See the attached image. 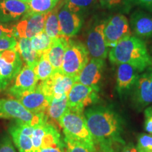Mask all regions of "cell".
<instances>
[{"label": "cell", "instance_id": "obj_22", "mask_svg": "<svg viewBox=\"0 0 152 152\" xmlns=\"http://www.w3.org/2000/svg\"><path fill=\"white\" fill-rule=\"evenodd\" d=\"M19 53L21 59L26 63V65L32 68H35L40 59L42 55L38 54L33 49L31 45V40L28 38H20L17 41V45L15 48Z\"/></svg>", "mask_w": 152, "mask_h": 152}, {"label": "cell", "instance_id": "obj_11", "mask_svg": "<svg viewBox=\"0 0 152 152\" xmlns=\"http://www.w3.org/2000/svg\"><path fill=\"white\" fill-rule=\"evenodd\" d=\"M46 14H33L28 12L22 20L14 26L15 37L32 39L44 31Z\"/></svg>", "mask_w": 152, "mask_h": 152}, {"label": "cell", "instance_id": "obj_24", "mask_svg": "<svg viewBox=\"0 0 152 152\" xmlns=\"http://www.w3.org/2000/svg\"><path fill=\"white\" fill-rule=\"evenodd\" d=\"M58 11V9H54L46 14L44 31L52 40L61 37Z\"/></svg>", "mask_w": 152, "mask_h": 152}, {"label": "cell", "instance_id": "obj_36", "mask_svg": "<svg viewBox=\"0 0 152 152\" xmlns=\"http://www.w3.org/2000/svg\"><path fill=\"white\" fill-rule=\"evenodd\" d=\"M101 7L105 9H113L121 4L126 2L127 0H98Z\"/></svg>", "mask_w": 152, "mask_h": 152}, {"label": "cell", "instance_id": "obj_34", "mask_svg": "<svg viewBox=\"0 0 152 152\" xmlns=\"http://www.w3.org/2000/svg\"><path fill=\"white\" fill-rule=\"evenodd\" d=\"M64 144L62 141L42 145L40 152H65Z\"/></svg>", "mask_w": 152, "mask_h": 152}, {"label": "cell", "instance_id": "obj_3", "mask_svg": "<svg viewBox=\"0 0 152 152\" xmlns=\"http://www.w3.org/2000/svg\"><path fill=\"white\" fill-rule=\"evenodd\" d=\"M58 123L63 129L65 137L95 147L83 111L68 108V111L58 121Z\"/></svg>", "mask_w": 152, "mask_h": 152}, {"label": "cell", "instance_id": "obj_20", "mask_svg": "<svg viewBox=\"0 0 152 152\" xmlns=\"http://www.w3.org/2000/svg\"><path fill=\"white\" fill-rule=\"evenodd\" d=\"M135 97L142 105L152 103V71L139 75L135 85Z\"/></svg>", "mask_w": 152, "mask_h": 152}, {"label": "cell", "instance_id": "obj_41", "mask_svg": "<svg viewBox=\"0 0 152 152\" xmlns=\"http://www.w3.org/2000/svg\"><path fill=\"white\" fill-rule=\"evenodd\" d=\"M20 1H23V2H24V3H26V4H27L28 2H29V1H30V0H20Z\"/></svg>", "mask_w": 152, "mask_h": 152}, {"label": "cell", "instance_id": "obj_38", "mask_svg": "<svg viewBox=\"0 0 152 152\" xmlns=\"http://www.w3.org/2000/svg\"><path fill=\"white\" fill-rule=\"evenodd\" d=\"M126 3L140 6L146 9H152V0H127Z\"/></svg>", "mask_w": 152, "mask_h": 152}, {"label": "cell", "instance_id": "obj_12", "mask_svg": "<svg viewBox=\"0 0 152 152\" xmlns=\"http://www.w3.org/2000/svg\"><path fill=\"white\" fill-rule=\"evenodd\" d=\"M15 98L26 109L36 114H46L50 102L38 85L34 90L22 93Z\"/></svg>", "mask_w": 152, "mask_h": 152}, {"label": "cell", "instance_id": "obj_32", "mask_svg": "<svg viewBox=\"0 0 152 152\" xmlns=\"http://www.w3.org/2000/svg\"><path fill=\"white\" fill-rule=\"evenodd\" d=\"M17 45L16 37L12 35L4 36L0 38V52L9 49H15Z\"/></svg>", "mask_w": 152, "mask_h": 152}, {"label": "cell", "instance_id": "obj_8", "mask_svg": "<svg viewBox=\"0 0 152 152\" xmlns=\"http://www.w3.org/2000/svg\"><path fill=\"white\" fill-rule=\"evenodd\" d=\"M21 57L16 49L0 52V91L4 90L22 68Z\"/></svg>", "mask_w": 152, "mask_h": 152}, {"label": "cell", "instance_id": "obj_15", "mask_svg": "<svg viewBox=\"0 0 152 152\" xmlns=\"http://www.w3.org/2000/svg\"><path fill=\"white\" fill-rule=\"evenodd\" d=\"M34 127L18 122L9 127V133L19 152H33L32 134Z\"/></svg>", "mask_w": 152, "mask_h": 152}, {"label": "cell", "instance_id": "obj_6", "mask_svg": "<svg viewBox=\"0 0 152 152\" xmlns=\"http://www.w3.org/2000/svg\"><path fill=\"white\" fill-rule=\"evenodd\" d=\"M75 83L76 77L64 75L61 71H55L51 77L40 81L37 85L50 102L54 98L68 95Z\"/></svg>", "mask_w": 152, "mask_h": 152}, {"label": "cell", "instance_id": "obj_28", "mask_svg": "<svg viewBox=\"0 0 152 152\" xmlns=\"http://www.w3.org/2000/svg\"><path fill=\"white\" fill-rule=\"evenodd\" d=\"M30 40L33 49L36 52L41 55L50 49L53 42L52 39L45 33V31L33 37L30 39Z\"/></svg>", "mask_w": 152, "mask_h": 152}, {"label": "cell", "instance_id": "obj_10", "mask_svg": "<svg viewBox=\"0 0 152 152\" xmlns=\"http://www.w3.org/2000/svg\"><path fill=\"white\" fill-rule=\"evenodd\" d=\"M105 21L94 23L87 33L85 46L91 58L106 59L109 54V48L106 46L104 32Z\"/></svg>", "mask_w": 152, "mask_h": 152}, {"label": "cell", "instance_id": "obj_23", "mask_svg": "<svg viewBox=\"0 0 152 152\" xmlns=\"http://www.w3.org/2000/svg\"><path fill=\"white\" fill-rule=\"evenodd\" d=\"M68 109V95H64L62 97L54 98L50 101L47 113L49 117L58 122Z\"/></svg>", "mask_w": 152, "mask_h": 152}, {"label": "cell", "instance_id": "obj_2", "mask_svg": "<svg viewBox=\"0 0 152 152\" xmlns=\"http://www.w3.org/2000/svg\"><path fill=\"white\" fill-rule=\"evenodd\" d=\"M112 64H127L134 66L139 71H144L152 64V58L148 52L145 42L135 35H128L109 52Z\"/></svg>", "mask_w": 152, "mask_h": 152}, {"label": "cell", "instance_id": "obj_9", "mask_svg": "<svg viewBox=\"0 0 152 152\" xmlns=\"http://www.w3.org/2000/svg\"><path fill=\"white\" fill-rule=\"evenodd\" d=\"M104 32L106 46L109 48L115 47L125 37L131 35L128 19L121 14L113 15L105 21Z\"/></svg>", "mask_w": 152, "mask_h": 152}, {"label": "cell", "instance_id": "obj_17", "mask_svg": "<svg viewBox=\"0 0 152 152\" xmlns=\"http://www.w3.org/2000/svg\"><path fill=\"white\" fill-rule=\"evenodd\" d=\"M140 72L134 66L127 64L118 65L116 74V89L122 95L134 86Z\"/></svg>", "mask_w": 152, "mask_h": 152}, {"label": "cell", "instance_id": "obj_1", "mask_svg": "<svg viewBox=\"0 0 152 152\" xmlns=\"http://www.w3.org/2000/svg\"><path fill=\"white\" fill-rule=\"evenodd\" d=\"M84 115L95 145L104 142L124 144L121 138L122 123L113 109L106 106H93L87 109Z\"/></svg>", "mask_w": 152, "mask_h": 152}, {"label": "cell", "instance_id": "obj_4", "mask_svg": "<svg viewBox=\"0 0 152 152\" xmlns=\"http://www.w3.org/2000/svg\"><path fill=\"white\" fill-rule=\"evenodd\" d=\"M0 118L14 119L16 122L30 126H37L48 123L47 114H36L30 111L17 99H0Z\"/></svg>", "mask_w": 152, "mask_h": 152}, {"label": "cell", "instance_id": "obj_21", "mask_svg": "<svg viewBox=\"0 0 152 152\" xmlns=\"http://www.w3.org/2000/svg\"><path fill=\"white\" fill-rule=\"evenodd\" d=\"M69 39L63 37L53 39L52 47L46 52L47 58L55 71H61L64 54Z\"/></svg>", "mask_w": 152, "mask_h": 152}, {"label": "cell", "instance_id": "obj_26", "mask_svg": "<svg viewBox=\"0 0 152 152\" xmlns=\"http://www.w3.org/2000/svg\"><path fill=\"white\" fill-rule=\"evenodd\" d=\"M59 0H30L28 2V12L33 14H47L54 9Z\"/></svg>", "mask_w": 152, "mask_h": 152}, {"label": "cell", "instance_id": "obj_14", "mask_svg": "<svg viewBox=\"0 0 152 152\" xmlns=\"http://www.w3.org/2000/svg\"><path fill=\"white\" fill-rule=\"evenodd\" d=\"M38 81L34 68L25 64L15 77L14 84L9 87V94L16 97L22 93L33 90L37 87Z\"/></svg>", "mask_w": 152, "mask_h": 152}, {"label": "cell", "instance_id": "obj_5", "mask_svg": "<svg viewBox=\"0 0 152 152\" xmlns=\"http://www.w3.org/2000/svg\"><path fill=\"white\" fill-rule=\"evenodd\" d=\"M90 61V54L85 45L81 42L68 40L61 72L64 75L76 77Z\"/></svg>", "mask_w": 152, "mask_h": 152}, {"label": "cell", "instance_id": "obj_25", "mask_svg": "<svg viewBox=\"0 0 152 152\" xmlns=\"http://www.w3.org/2000/svg\"><path fill=\"white\" fill-rule=\"evenodd\" d=\"M34 71L38 80L43 81L52 75L55 71L47 58L46 52L42 55L40 59L34 68Z\"/></svg>", "mask_w": 152, "mask_h": 152}, {"label": "cell", "instance_id": "obj_16", "mask_svg": "<svg viewBox=\"0 0 152 152\" xmlns=\"http://www.w3.org/2000/svg\"><path fill=\"white\" fill-rule=\"evenodd\" d=\"M105 59L91 58L76 77V82L87 86H97L102 77Z\"/></svg>", "mask_w": 152, "mask_h": 152}, {"label": "cell", "instance_id": "obj_27", "mask_svg": "<svg viewBox=\"0 0 152 152\" xmlns=\"http://www.w3.org/2000/svg\"><path fill=\"white\" fill-rule=\"evenodd\" d=\"M97 2L98 0H65L64 6L69 11L80 15L90 10Z\"/></svg>", "mask_w": 152, "mask_h": 152}, {"label": "cell", "instance_id": "obj_19", "mask_svg": "<svg viewBox=\"0 0 152 152\" xmlns=\"http://www.w3.org/2000/svg\"><path fill=\"white\" fill-rule=\"evenodd\" d=\"M131 31L137 37L147 38L152 37V16L144 11H134L130 19Z\"/></svg>", "mask_w": 152, "mask_h": 152}, {"label": "cell", "instance_id": "obj_35", "mask_svg": "<svg viewBox=\"0 0 152 152\" xmlns=\"http://www.w3.org/2000/svg\"><path fill=\"white\" fill-rule=\"evenodd\" d=\"M144 129L148 133L152 134V106L147 108L144 112Z\"/></svg>", "mask_w": 152, "mask_h": 152}, {"label": "cell", "instance_id": "obj_18", "mask_svg": "<svg viewBox=\"0 0 152 152\" xmlns=\"http://www.w3.org/2000/svg\"><path fill=\"white\" fill-rule=\"evenodd\" d=\"M29 10L28 4L20 0H0V22L18 20Z\"/></svg>", "mask_w": 152, "mask_h": 152}, {"label": "cell", "instance_id": "obj_40", "mask_svg": "<svg viewBox=\"0 0 152 152\" xmlns=\"http://www.w3.org/2000/svg\"><path fill=\"white\" fill-rule=\"evenodd\" d=\"M119 152H139L137 148L134 147L132 144H128L125 145Z\"/></svg>", "mask_w": 152, "mask_h": 152}, {"label": "cell", "instance_id": "obj_33", "mask_svg": "<svg viewBox=\"0 0 152 152\" xmlns=\"http://www.w3.org/2000/svg\"><path fill=\"white\" fill-rule=\"evenodd\" d=\"M0 152H16L8 134H0Z\"/></svg>", "mask_w": 152, "mask_h": 152}, {"label": "cell", "instance_id": "obj_13", "mask_svg": "<svg viewBox=\"0 0 152 152\" xmlns=\"http://www.w3.org/2000/svg\"><path fill=\"white\" fill-rule=\"evenodd\" d=\"M61 37L71 39L77 35L83 26L80 15L72 12L63 6L58 11Z\"/></svg>", "mask_w": 152, "mask_h": 152}, {"label": "cell", "instance_id": "obj_39", "mask_svg": "<svg viewBox=\"0 0 152 152\" xmlns=\"http://www.w3.org/2000/svg\"><path fill=\"white\" fill-rule=\"evenodd\" d=\"M8 35L14 36V28H9L2 26V25H0V38Z\"/></svg>", "mask_w": 152, "mask_h": 152}, {"label": "cell", "instance_id": "obj_31", "mask_svg": "<svg viewBox=\"0 0 152 152\" xmlns=\"http://www.w3.org/2000/svg\"><path fill=\"white\" fill-rule=\"evenodd\" d=\"M137 149L139 152H152V134H140L138 137Z\"/></svg>", "mask_w": 152, "mask_h": 152}, {"label": "cell", "instance_id": "obj_30", "mask_svg": "<svg viewBox=\"0 0 152 152\" xmlns=\"http://www.w3.org/2000/svg\"><path fill=\"white\" fill-rule=\"evenodd\" d=\"M46 124L37 125V126L34 127V130L33 134H32L33 152H40L43 137L45 135V126H46Z\"/></svg>", "mask_w": 152, "mask_h": 152}, {"label": "cell", "instance_id": "obj_37", "mask_svg": "<svg viewBox=\"0 0 152 152\" xmlns=\"http://www.w3.org/2000/svg\"><path fill=\"white\" fill-rule=\"evenodd\" d=\"M95 147H96V152H115L113 147V143L110 142H104L96 144Z\"/></svg>", "mask_w": 152, "mask_h": 152}, {"label": "cell", "instance_id": "obj_29", "mask_svg": "<svg viewBox=\"0 0 152 152\" xmlns=\"http://www.w3.org/2000/svg\"><path fill=\"white\" fill-rule=\"evenodd\" d=\"M64 142L67 152H96V147L83 142L75 141L67 137L64 138Z\"/></svg>", "mask_w": 152, "mask_h": 152}, {"label": "cell", "instance_id": "obj_7", "mask_svg": "<svg viewBox=\"0 0 152 152\" xmlns=\"http://www.w3.org/2000/svg\"><path fill=\"white\" fill-rule=\"evenodd\" d=\"M99 91L98 86H87L76 82L68 94V108L83 111L85 107L97 102Z\"/></svg>", "mask_w": 152, "mask_h": 152}]
</instances>
